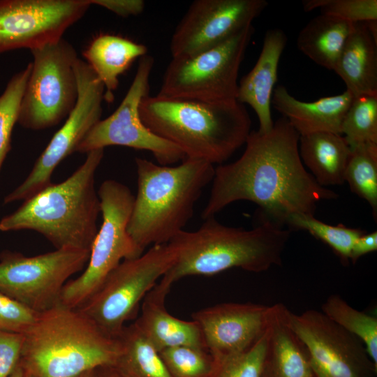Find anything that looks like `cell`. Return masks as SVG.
Returning <instances> with one entry per match:
<instances>
[{
  "label": "cell",
  "instance_id": "obj_7",
  "mask_svg": "<svg viewBox=\"0 0 377 377\" xmlns=\"http://www.w3.org/2000/svg\"><path fill=\"white\" fill-rule=\"evenodd\" d=\"M98 195L102 224L92 244L85 270L63 287L60 304L66 307H80L122 260L135 258L144 253L127 231L135 199L128 187L108 179L101 184Z\"/></svg>",
  "mask_w": 377,
  "mask_h": 377
},
{
  "label": "cell",
  "instance_id": "obj_42",
  "mask_svg": "<svg viewBox=\"0 0 377 377\" xmlns=\"http://www.w3.org/2000/svg\"><path fill=\"white\" fill-rule=\"evenodd\" d=\"M262 377H270L268 374V373L266 371V370L264 368V371H263V376Z\"/></svg>",
  "mask_w": 377,
  "mask_h": 377
},
{
  "label": "cell",
  "instance_id": "obj_21",
  "mask_svg": "<svg viewBox=\"0 0 377 377\" xmlns=\"http://www.w3.org/2000/svg\"><path fill=\"white\" fill-rule=\"evenodd\" d=\"M377 36L367 22L355 23L334 71L353 97L377 95Z\"/></svg>",
  "mask_w": 377,
  "mask_h": 377
},
{
  "label": "cell",
  "instance_id": "obj_41",
  "mask_svg": "<svg viewBox=\"0 0 377 377\" xmlns=\"http://www.w3.org/2000/svg\"><path fill=\"white\" fill-rule=\"evenodd\" d=\"M94 369L85 371L76 377H94Z\"/></svg>",
  "mask_w": 377,
  "mask_h": 377
},
{
  "label": "cell",
  "instance_id": "obj_36",
  "mask_svg": "<svg viewBox=\"0 0 377 377\" xmlns=\"http://www.w3.org/2000/svg\"><path fill=\"white\" fill-rule=\"evenodd\" d=\"M23 334L0 331V377H10L20 364Z\"/></svg>",
  "mask_w": 377,
  "mask_h": 377
},
{
  "label": "cell",
  "instance_id": "obj_2",
  "mask_svg": "<svg viewBox=\"0 0 377 377\" xmlns=\"http://www.w3.org/2000/svg\"><path fill=\"white\" fill-rule=\"evenodd\" d=\"M143 124L179 147L186 158L219 164L243 145L251 119L237 99L202 101L146 96L139 107Z\"/></svg>",
  "mask_w": 377,
  "mask_h": 377
},
{
  "label": "cell",
  "instance_id": "obj_38",
  "mask_svg": "<svg viewBox=\"0 0 377 377\" xmlns=\"http://www.w3.org/2000/svg\"><path fill=\"white\" fill-rule=\"evenodd\" d=\"M377 250V232H364L354 242L350 256V261L355 263L364 255Z\"/></svg>",
  "mask_w": 377,
  "mask_h": 377
},
{
  "label": "cell",
  "instance_id": "obj_28",
  "mask_svg": "<svg viewBox=\"0 0 377 377\" xmlns=\"http://www.w3.org/2000/svg\"><path fill=\"white\" fill-rule=\"evenodd\" d=\"M321 311L330 320L346 331L358 337L377 365V318L351 306L341 295L328 296L321 306Z\"/></svg>",
  "mask_w": 377,
  "mask_h": 377
},
{
  "label": "cell",
  "instance_id": "obj_15",
  "mask_svg": "<svg viewBox=\"0 0 377 377\" xmlns=\"http://www.w3.org/2000/svg\"><path fill=\"white\" fill-rule=\"evenodd\" d=\"M90 6V0H0V54L60 40Z\"/></svg>",
  "mask_w": 377,
  "mask_h": 377
},
{
  "label": "cell",
  "instance_id": "obj_32",
  "mask_svg": "<svg viewBox=\"0 0 377 377\" xmlns=\"http://www.w3.org/2000/svg\"><path fill=\"white\" fill-rule=\"evenodd\" d=\"M31 69V62L15 74L0 96V169L10 149L11 135Z\"/></svg>",
  "mask_w": 377,
  "mask_h": 377
},
{
  "label": "cell",
  "instance_id": "obj_12",
  "mask_svg": "<svg viewBox=\"0 0 377 377\" xmlns=\"http://www.w3.org/2000/svg\"><path fill=\"white\" fill-rule=\"evenodd\" d=\"M74 70L77 82V103L64 125L55 133L26 179L4 198V204L27 200L52 184L55 168L76 151L91 129L101 120L105 88L94 71L77 58Z\"/></svg>",
  "mask_w": 377,
  "mask_h": 377
},
{
  "label": "cell",
  "instance_id": "obj_35",
  "mask_svg": "<svg viewBox=\"0 0 377 377\" xmlns=\"http://www.w3.org/2000/svg\"><path fill=\"white\" fill-rule=\"evenodd\" d=\"M39 313L0 291V331L24 334Z\"/></svg>",
  "mask_w": 377,
  "mask_h": 377
},
{
  "label": "cell",
  "instance_id": "obj_23",
  "mask_svg": "<svg viewBox=\"0 0 377 377\" xmlns=\"http://www.w3.org/2000/svg\"><path fill=\"white\" fill-rule=\"evenodd\" d=\"M147 52L145 45L120 36L101 34L94 38L83 56L105 88L104 100L112 102L119 77Z\"/></svg>",
  "mask_w": 377,
  "mask_h": 377
},
{
  "label": "cell",
  "instance_id": "obj_27",
  "mask_svg": "<svg viewBox=\"0 0 377 377\" xmlns=\"http://www.w3.org/2000/svg\"><path fill=\"white\" fill-rule=\"evenodd\" d=\"M344 174L350 191L364 200L377 216V143L365 142L350 147Z\"/></svg>",
  "mask_w": 377,
  "mask_h": 377
},
{
  "label": "cell",
  "instance_id": "obj_5",
  "mask_svg": "<svg viewBox=\"0 0 377 377\" xmlns=\"http://www.w3.org/2000/svg\"><path fill=\"white\" fill-rule=\"evenodd\" d=\"M104 149L87 153L84 163L66 180L52 183L0 221V230H32L56 248L91 251L98 232L100 199L95 173Z\"/></svg>",
  "mask_w": 377,
  "mask_h": 377
},
{
  "label": "cell",
  "instance_id": "obj_13",
  "mask_svg": "<svg viewBox=\"0 0 377 377\" xmlns=\"http://www.w3.org/2000/svg\"><path fill=\"white\" fill-rule=\"evenodd\" d=\"M153 66L152 57L146 54L140 58L134 78L120 105L91 129L75 151L87 154L108 146H124L150 151L162 165H172L186 158L179 147L149 130L140 118V103L149 95Z\"/></svg>",
  "mask_w": 377,
  "mask_h": 377
},
{
  "label": "cell",
  "instance_id": "obj_33",
  "mask_svg": "<svg viewBox=\"0 0 377 377\" xmlns=\"http://www.w3.org/2000/svg\"><path fill=\"white\" fill-rule=\"evenodd\" d=\"M160 355L172 377H207L214 366V357L204 348L180 346Z\"/></svg>",
  "mask_w": 377,
  "mask_h": 377
},
{
  "label": "cell",
  "instance_id": "obj_16",
  "mask_svg": "<svg viewBox=\"0 0 377 377\" xmlns=\"http://www.w3.org/2000/svg\"><path fill=\"white\" fill-rule=\"evenodd\" d=\"M265 0H196L172 34V57L193 56L214 47L252 24Z\"/></svg>",
  "mask_w": 377,
  "mask_h": 377
},
{
  "label": "cell",
  "instance_id": "obj_20",
  "mask_svg": "<svg viewBox=\"0 0 377 377\" xmlns=\"http://www.w3.org/2000/svg\"><path fill=\"white\" fill-rule=\"evenodd\" d=\"M353 96L348 91L312 102L300 101L283 85L273 91L271 105L286 118L300 136L316 132L341 135V126Z\"/></svg>",
  "mask_w": 377,
  "mask_h": 377
},
{
  "label": "cell",
  "instance_id": "obj_30",
  "mask_svg": "<svg viewBox=\"0 0 377 377\" xmlns=\"http://www.w3.org/2000/svg\"><path fill=\"white\" fill-rule=\"evenodd\" d=\"M268 339L267 326L263 335L247 350L221 357L212 355L214 366L207 377H262Z\"/></svg>",
  "mask_w": 377,
  "mask_h": 377
},
{
  "label": "cell",
  "instance_id": "obj_43",
  "mask_svg": "<svg viewBox=\"0 0 377 377\" xmlns=\"http://www.w3.org/2000/svg\"><path fill=\"white\" fill-rule=\"evenodd\" d=\"M24 377H30V376H27V375H25V374H24Z\"/></svg>",
  "mask_w": 377,
  "mask_h": 377
},
{
  "label": "cell",
  "instance_id": "obj_31",
  "mask_svg": "<svg viewBox=\"0 0 377 377\" xmlns=\"http://www.w3.org/2000/svg\"><path fill=\"white\" fill-rule=\"evenodd\" d=\"M341 134L350 147L377 143V95L353 97L342 122Z\"/></svg>",
  "mask_w": 377,
  "mask_h": 377
},
{
  "label": "cell",
  "instance_id": "obj_3",
  "mask_svg": "<svg viewBox=\"0 0 377 377\" xmlns=\"http://www.w3.org/2000/svg\"><path fill=\"white\" fill-rule=\"evenodd\" d=\"M290 232L266 219L250 230L223 225L214 217L205 219L197 230H183L169 242L177 256L161 280L172 286L187 276H212L234 267L267 271L281 265Z\"/></svg>",
  "mask_w": 377,
  "mask_h": 377
},
{
  "label": "cell",
  "instance_id": "obj_14",
  "mask_svg": "<svg viewBox=\"0 0 377 377\" xmlns=\"http://www.w3.org/2000/svg\"><path fill=\"white\" fill-rule=\"evenodd\" d=\"M284 316L308 349L313 377H376L377 365L364 343L321 311L296 314L286 306Z\"/></svg>",
  "mask_w": 377,
  "mask_h": 377
},
{
  "label": "cell",
  "instance_id": "obj_18",
  "mask_svg": "<svg viewBox=\"0 0 377 377\" xmlns=\"http://www.w3.org/2000/svg\"><path fill=\"white\" fill-rule=\"evenodd\" d=\"M172 286L160 281L145 295L135 325L160 353L171 347L186 346L207 349L201 329L195 320H184L170 314L165 300Z\"/></svg>",
  "mask_w": 377,
  "mask_h": 377
},
{
  "label": "cell",
  "instance_id": "obj_37",
  "mask_svg": "<svg viewBox=\"0 0 377 377\" xmlns=\"http://www.w3.org/2000/svg\"><path fill=\"white\" fill-rule=\"evenodd\" d=\"M90 2L123 17L140 14L145 4L142 0H90Z\"/></svg>",
  "mask_w": 377,
  "mask_h": 377
},
{
  "label": "cell",
  "instance_id": "obj_9",
  "mask_svg": "<svg viewBox=\"0 0 377 377\" xmlns=\"http://www.w3.org/2000/svg\"><path fill=\"white\" fill-rule=\"evenodd\" d=\"M31 69L20 103L17 123L31 130L56 126L77 100L74 70L77 54L64 38L30 50Z\"/></svg>",
  "mask_w": 377,
  "mask_h": 377
},
{
  "label": "cell",
  "instance_id": "obj_6",
  "mask_svg": "<svg viewBox=\"0 0 377 377\" xmlns=\"http://www.w3.org/2000/svg\"><path fill=\"white\" fill-rule=\"evenodd\" d=\"M23 335L20 364L30 377H76L114 364L120 352L117 338L79 309L61 304L39 313Z\"/></svg>",
  "mask_w": 377,
  "mask_h": 377
},
{
  "label": "cell",
  "instance_id": "obj_34",
  "mask_svg": "<svg viewBox=\"0 0 377 377\" xmlns=\"http://www.w3.org/2000/svg\"><path fill=\"white\" fill-rule=\"evenodd\" d=\"M305 11L320 8L321 13L352 23L377 20L376 0H306Z\"/></svg>",
  "mask_w": 377,
  "mask_h": 377
},
{
  "label": "cell",
  "instance_id": "obj_10",
  "mask_svg": "<svg viewBox=\"0 0 377 377\" xmlns=\"http://www.w3.org/2000/svg\"><path fill=\"white\" fill-rule=\"evenodd\" d=\"M253 33L250 24L214 47L172 57L158 95L202 101L236 99L239 68Z\"/></svg>",
  "mask_w": 377,
  "mask_h": 377
},
{
  "label": "cell",
  "instance_id": "obj_25",
  "mask_svg": "<svg viewBox=\"0 0 377 377\" xmlns=\"http://www.w3.org/2000/svg\"><path fill=\"white\" fill-rule=\"evenodd\" d=\"M354 25L355 23L321 13L300 31L297 46L316 64L333 71Z\"/></svg>",
  "mask_w": 377,
  "mask_h": 377
},
{
  "label": "cell",
  "instance_id": "obj_11",
  "mask_svg": "<svg viewBox=\"0 0 377 377\" xmlns=\"http://www.w3.org/2000/svg\"><path fill=\"white\" fill-rule=\"evenodd\" d=\"M90 251L60 249L26 256L0 255V291L40 313L60 304L67 280L87 264Z\"/></svg>",
  "mask_w": 377,
  "mask_h": 377
},
{
  "label": "cell",
  "instance_id": "obj_8",
  "mask_svg": "<svg viewBox=\"0 0 377 377\" xmlns=\"http://www.w3.org/2000/svg\"><path fill=\"white\" fill-rule=\"evenodd\" d=\"M177 256L170 243L151 246L141 256L122 260L98 290L77 308L105 333L117 338L137 314L141 301L173 266Z\"/></svg>",
  "mask_w": 377,
  "mask_h": 377
},
{
  "label": "cell",
  "instance_id": "obj_29",
  "mask_svg": "<svg viewBox=\"0 0 377 377\" xmlns=\"http://www.w3.org/2000/svg\"><path fill=\"white\" fill-rule=\"evenodd\" d=\"M290 230H302L327 244L339 258L341 262L348 265L352 246L355 240L366 232L360 228H348L342 224L332 226L318 220L313 215L297 214L287 221Z\"/></svg>",
  "mask_w": 377,
  "mask_h": 377
},
{
  "label": "cell",
  "instance_id": "obj_19",
  "mask_svg": "<svg viewBox=\"0 0 377 377\" xmlns=\"http://www.w3.org/2000/svg\"><path fill=\"white\" fill-rule=\"evenodd\" d=\"M286 43L287 36L283 30H267L255 66L238 83L236 99L252 108L259 121L258 131L262 133L270 131L274 126L271 100L277 81L280 58Z\"/></svg>",
  "mask_w": 377,
  "mask_h": 377
},
{
  "label": "cell",
  "instance_id": "obj_39",
  "mask_svg": "<svg viewBox=\"0 0 377 377\" xmlns=\"http://www.w3.org/2000/svg\"><path fill=\"white\" fill-rule=\"evenodd\" d=\"M94 377H128L114 364L103 365L94 369Z\"/></svg>",
  "mask_w": 377,
  "mask_h": 377
},
{
  "label": "cell",
  "instance_id": "obj_22",
  "mask_svg": "<svg viewBox=\"0 0 377 377\" xmlns=\"http://www.w3.org/2000/svg\"><path fill=\"white\" fill-rule=\"evenodd\" d=\"M285 307L272 305L265 369L270 377H313L308 349L287 324Z\"/></svg>",
  "mask_w": 377,
  "mask_h": 377
},
{
  "label": "cell",
  "instance_id": "obj_24",
  "mask_svg": "<svg viewBox=\"0 0 377 377\" xmlns=\"http://www.w3.org/2000/svg\"><path fill=\"white\" fill-rule=\"evenodd\" d=\"M351 148L343 136L316 132L300 136L299 153L310 174L322 186L341 185Z\"/></svg>",
  "mask_w": 377,
  "mask_h": 377
},
{
  "label": "cell",
  "instance_id": "obj_17",
  "mask_svg": "<svg viewBox=\"0 0 377 377\" xmlns=\"http://www.w3.org/2000/svg\"><path fill=\"white\" fill-rule=\"evenodd\" d=\"M272 306L251 302H225L192 314L199 325L207 350L214 357L242 353L263 335L268 326Z\"/></svg>",
  "mask_w": 377,
  "mask_h": 377
},
{
  "label": "cell",
  "instance_id": "obj_40",
  "mask_svg": "<svg viewBox=\"0 0 377 377\" xmlns=\"http://www.w3.org/2000/svg\"><path fill=\"white\" fill-rule=\"evenodd\" d=\"M10 377H24V371L20 364Z\"/></svg>",
  "mask_w": 377,
  "mask_h": 377
},
{
  "label": "cell",
  "instance_id": "obj_4",
  "mask_svg": "<svg viewBox=\"0 0 377 377\" xmlns=\"http://www.w3.org/2000/svg\"><path fill=\"white\" fill-rule=\"evenodd\" d=\"M138 191L127 231L142 252L149 246L168 243L184 230L204 188L212 182L214 165L186 158L178 165L135 160Z\"/></svg>",
  "mask_w": 377,
  "mask_h": 377
},
{
  "label": "cell",
  "instance_id": "obj_26",
  "mask_svg": "<svg viewBox=\"0 0 377 377\" xmlns=\"http://www.w3.org/2000/svg\"><path fill=\"white\" fill-rule=\"evenodd\" d=\"M117 338L120 352L114 365L128 377H172L160 353L134 323L125 325Z\"/></svg>",
  "mask_w": 377,
  "mask_h": 377
},
{
  "label": "cell",
  "instance_id": "obj_1",
  "mask_svg": "<svg viewBox=\"0 0 377 377\" xmlns=\"http://www.w3.org/2000/svg\"><path fill=\"white\" fill-rule=\"evenodd\" d=\"M299 138L283 117L267 133L251 131L242 155L214 168L202 218L214 217L232 202L249 200L260 207L263 219L284 227L293 215L314 216L319 202L337 199V193L318 184L304 167Z\"/></svg>",
  "mask_w": 377,
  "mask_h": 377
}]
</instances>
